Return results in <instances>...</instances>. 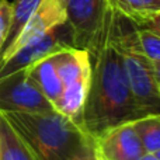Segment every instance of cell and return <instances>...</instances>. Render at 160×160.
Returning <instances> with one entry per match:
<instances>
[{
  "mask_svg": "<svg viewBox=\"0 0 160 160\" xmlns=\"http://www.w3.org/2000/svg\"><path fill=\"white\" fill-rule=\"evenodd\" d=\"M114 32V31H112ZM91 61V82L79 127L96 141L107 131L142 118L133 101L121 56L108 39Z\"/></svg>",
  "mask_w": 160,
  "mask_h": 160,
  "instance_id": "6da1fadb",
  "label": "cell"
},
{
  "mask_svg": "<svg viewBox=\"0 0 160 160\" xmlns=\"http://www.w3.org/2000/svg\"><path fill=\"white\" fill-rule=\"evenodd\" d=\"M2 114L37 160H72L94 142L79 124L55 110Z\"/></svg>",
  "mask_w": 160,
  "mask_h": 160,
  "instance_id": "7a4b0ae2",
  "label": "cell"
},
{
  "mask_svg": "<svg viewBox=\"0 0 160 160\" xmlns=\"http://www.w3.org/2000/svg\"><path fill=\"white\" fill-rule=\"evenodd\" d=\"M119 18V17H118ZM112 44L121 56L122 68L139 114L143 117L160 115V90L153 62L142 52L136 30L121 31L118 20L111 35Z\"/></svg>",
  "mask_w": 160,
  "mask_h": 160,
  "instance_id": "3957f363",
  "label": "cell"
},
{
  "mask_svg": "<svg viewBox=\"0 0 160 160\" xmlns=\"http://www.w3.org/2000/svg\"><path fill=\"white\" fill-rule=\"evenodd\" d=\"M65 11L72 47L87 51L90 56L110 39L119 17L108 0H68Z\"/></svg>",
  "mask_w": 160,
  "mask_h": 160,
  "instance_id": "277c9868",
  "label": "cell"
},
{
  "mask_svg": "<svg viewBox=\"0 0 160 160\" xmlns=\"http://www.w3.org/2000/svg\"><path fill=\"white\" fill-rule=\"evenodd\" d=\"M53 110L27 69L0 78V112H44Z\"/></svg>",
  "mask_w": 160,
  "mask_h": 160,
  "instance_id": "5b68a950",
  "label": "cell"
},
{
  "mask_svg": "<svg viewBox=\"0 0 160 160\" xmlns=\"http://www.w3.org/2000/svg\"><path fill=\"white\" fill-rule=\"evenodd\" d=\"M66 22V11L58 0H44L21 28L13 42L0 53V63L7 61L21 48L44 38L52 30Z\"/></svg>",
  "mask_w": 160,
  "mask_h": 160,
  "instance_id": "8992f818",
  "label": "cell"
},
{
  "mask_svg": "<svg viewBox=\"0 0 160 160\" xmlns=\"http://www.w3.org/2000/svg\"><path fill=\"white\" fill-rule=\"evenodd\" d=\"M65 24L52 30L44 38L21 48L14 55H11L7 61L0 63V78L14 73L17 70L27 69V68L32 66L34 63L39 62L41 59L53 55V53L59 52V51H62L66 47H72L68 25H66V31H63Z\"/></svg>",
  "mask_w": 160,
  "mask_h": 160,
  "instance_id": "52a82bcc",
  "label": "cell"
},
{
  "mask_svg": "<svg viewBox=\"0 0 160 160\" xmlns=\"http://www.w3.org/2000/svg\"><path fill=\"white\" fill-rule=\"evenodd\" d=\"M100 160H138L146 153L132 122L107 131L94 141Z\"/></svg>",
  "mask_w": 160,
  "mask_h": 160,
  "instance_id": "ba28073f",
  "label": "cell"
},
{
  "mask_svg": "<svg viewBox=\"0 0 160 160\" xmlns=\"http://www.w3.org/2000/svg\"><path fill=\"white\" fill-rule=\"evenodd\" d=\"M55 68L63 86L73 83L84 75L91 73V61L87 51L79 48L66 47L53 53Z\"/></svg>",
  "mask_w": 160,
  "mask_h": 160,
  "instance_id": "9c48e42d",
  "label": "cell"
},
{
  "mask_svg": "<svg viewBox=\"0 0 160 160\" xmlns=\"http://www.w3.org/2000/svg\"><path fill=\"white\" fill-rule=\"evenodd\" d=\"M91 73L84 75L78 80L68 86H63L61 96L53 102V110L59 114L73 119L78 124L79 117L84 107V102L87 100V94L90 90Z\"/></svg>",
  "mask_w": 160,
  "mask_h": 160,
  "instance_id": "30bf717a",
  "label": "cell"
},
{
  "mask_svg": "<svg viewBox=\"0 0 160 160\" xmlns=\"http://www.w3.org/2000/svg\"><path fill=\"white\" fill-rule=\"evenodd\" d=\"M52 56L53 55L41 59L39 62L34 63L32 66L27 68V70L31 79L37 83V86L41 88L44 96L53 107V102L58 100V97L61 96L62 90H63V83L56 72Z\"/></svg>",
  "mask_w": 160,
  "mask_h": 160,
  "instance_id": "8fae6325",
  "label": "cell"
},
{
  "mask_svg": "<svg viewBox=\"0 0 160 160\" xmlns=\"http://www.w3.org/2000/svg\"><path fill=\"white\" fill-rule=\"evenodd\" d=\"M0 160H37L22 138L0 112Z\"/></svg>",
  "mask_w": 160,
  "mask_h": 160,
  "instance_id": "7c38bea8",
  "label": "cell"
},
{
  "mask_svg": "<svg viewBox=\"0 0 160 160\" xmlns=\"http://www.w3.org/2000/svg\"><path fill=\"white\" fill-rule=\"evenodd\" d=\"M117 13L139 27L148 18L160 13V0H117Z\"/></svg>",
  "mask_w": 160,
  "mask_h": 160,
  "instance_id": "4fadbf2b",
  "label": "cell"
},
{
  "mask_svg": "<svg viewBox=\"0 0 160 160\" xmlns=\"http://www.w3.org/2000/svg\"><path fill=\"white\" fill-rule=\"evenodd\" d=\"M44 0H14L11 2V21L10 28L7 32V38H6L4 47H3L2 52L16 39L21 28L25 25V22L30 20V17L35 13V10L39 7V4ZM0 52V53H2Z\"/></svg>",
  "mask_w": 160,
  "mask_h": 160,
  "instance_id": "5bb4252c",
  "label": "cell"
},
{
  "mask_svg": "<svg viewBox=\"0 0 160 160\" xmlns=\"http://www.w3.org/2000/svg\"><path fill=\"white\" fill-rule=\"evenodd\" d=\"M138 136L146 153H155L160 149V115H149L133 121Z\"/></svg>",
  "mask_w": 160,
  "mask_h": 160,
  "instance_id": "9a60e30c",
  "label": "cell"
},
{
  "mask_svg": "<svg viewBox=\"0 0 160 160\" xmlns=\"http://www.w3.org/2000/svg\"><path fill=\"white\" fill-rule=\"evenodd\" d=\"M141 49L152 62H160V34L146 28H136Z\"/></svg>",
  "mask_w": 160,
  "mask_h": 160,
  "instance_id": "2e32d148",
  "label": "cell"
},
{
  "mask_svg": "<svg viewBox=\"0 0 160 160\" xmlns=\"http://www.w3.org/2000/svg\"><path fill=\"white\" fill-rule=\"evenodd\" d=\"M11 21V3L8 0H0V52L4 47L7 32Z\"/></svg>",
  "mask_w": 160,
  "mask_h": 160,
  "instance_id": "e0dca14e",
  "label": "cell"
},
{
  "mask_svg": "<svg viewBox=\"0 0 160 160\" xmlns=\"http://www.w3.org/2000/svg\"><path fill=\"white\" fill-rule=\"evenodd\" d=\"M72 160H100L98 156H97L96 148H94V142L88 145L87 148H84V149L80 153H78Z\"/></svg>",
  "mask_w": 160,
  "mask_h": 160,
  "instance_id": "ac0fdd59",
  "label": "cell"
},
{
  "mask_svg": "<svg viewBox=\"0 0 160 160\" xmlns=\"http://www.w3.org/2000/svg\"><path fill=\"white\" fill-rule=\"evenodd\" d=\"M136 28H146V30L155 31V32L160 34V13L152 16L150 18H148L146 21H143L139 27H136Z\"/></svg>",
  "mask_w": 160,
  "mask_h": 160,
  "instance_id": "d6986e66",
  "label": "cell"
},
{
  "mask_svg": "<svg viewBox=\"0 0 160 160\" xmlns=\"http://www.w3.org/2000/svg\"><path fill=\"white\" fill-rule=\"evenodd\" d=\"M153 69H155V75L158 82H160V62H153Z\"/></svg>",
  "mask_w": 160,
  "mask_h": 160,
  "instance_id": "ffe728a7",
  "label": "cell"
},
{
  "mask_svg": "<svg viewBox=\"0 0 160 160\" xmlns=\"http://www.w3.org/2000/svg\"><path fill=\"white\" fill-rule=\"evenodd\" d=\"M138 160H159V159L156 158L153 153H145V155L142 156V158H139Z\"/></svg>",
  "mask_w": 160,
  "mask_h": 160,
  "instance_id": "44dd1931",
  "label": "cell"
},
{
  "mask_svg": "<svg viewBox=\"0 0 160 160\" xmlns=\"http://www.w3.org/2000/svg\"><path fill=\"white\" fill-rule=\"evenodd\" d=\"M108 2H110V6H111V8L114 10V13H117V0H108Z\"/></svg>",
  "mask_w": 160,
  "mask_h": 160,
  "instance_id": "7402d4cb",
  "label": "cell"
},
{
  "mask_svg": "<svg viewBox=\"0 0 160 160\" xmlns=\"http://www.w3.org/2000/svg\"><path fill=\"white\" fill-rule=\"evenodd\" d=\"M153 155H155V156H156V158H158V159L160 160V149L158 150V152H155V153H153Z\"/></svg>",
  "mask_w": 160,
  "mask_h": 160,
  "instance_id": "603a6c76",
  "label": "cell"
},
{
  "mask_svg": "<svg viewBox=\"0 0 160 160\" xmlns=\"http://www.w3.org/2000/svg\"><path fill=\"white\" fill-rule=\"evenodd\" d=\"M58 2H59V3H61V4H62V6H63V7H65V3H66V2H68V0H58Z\"/></svg>",
  "mask_w": 160,
  "mask_h": 160,
  "instance_id": "cb8c5ba5",
  "label": "cell"
},
{
  "mask_svg": "<svg viewBox=\"0 0 160 160\" xmlns=\"http://www.w3.org/2000/svg\"><path fill=\"white\" fill-rule=\"evenodd\" d=\"M159 90H160V82H159Z\"/></svg>",
  "mask_w": 160,
  "mask_h": 160,
  "instance_id": "d4e9b609",
  "label": "cell"
}]
</instances>
